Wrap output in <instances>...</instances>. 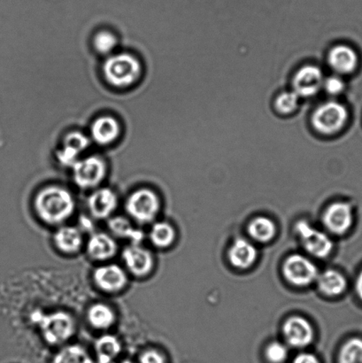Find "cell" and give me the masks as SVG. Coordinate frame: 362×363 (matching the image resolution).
<instances>
[{
	"instance_id": "6da1fadb",
	"label": "cell",
	"mask_w": 362,
	"mask_h": 363,
	"mask_svg": "<svg viewBox=\"0 0 362 363\" xmlns=\"http://www.w3.org/2000/svg\"><path fill=\"white\" fill-rule=\"evenodd\" d=\"M33 205L38 218L52 226L62 225L76 210L73 194L60 185L41 189L35 196Z\"/></svg>"
},
{
	"instance_id": "7a4b0ae2",
	"label": "cell",
	"mask_w": 362,
	"mask_h": 363,
	"mask_svg": "<svg viewBox=\"0 0 362 363\" xmlns=\"http://www.w3.org/2000/svg\"><path fill=\"white\" fill-rule=\"evenodd\" d=\"M103 74L111 86L124 89L133 86L140 79L143 69L140 60L130 53H113L105 60Z\"/></svg>"
},
{
	"instance_id": "3957f363",
	"label": "cell",
	"mask_w": 362,
	"mask_h": 363,
	"mask_svg": "<svg viewBox=\"0 0 362 363\" xmlns=\"http://www.w3.org/2000/svg\"><path fill=\"white\" fill-rule=\"evenodd\" d=\"M37 323L43 339L51 346L67 342L76 332L73 316L65 311H55L39 316Z\"/></svg>"
},
{
	"instance_id": "277c9868",
	"label": "cell",
	"mask_w": 362,
	"mask_h": 363,
	"mask_svg": "<svg viewBox=\"0 0 362 363\" xmlns=\"http://www.w3.org/2000/svg\"><path fill=\"white\" fill-rule=\"evenodd\" d=\"M161 210V199L154 191L140 188L131 192L125 202V211L140 224L154 223Z\"/></svg>"
},
{
	"instance_id": "5b68a950",
	"label": "cell",
	"mask_w": 362,
	"mask_h": 363,
	"mask_svg": "<svg viewBox=\"0 0 362 363\" xmlns=\"http://www.w3.org/2000/svg\"><path fill=\"white\" fill-rule=\"evenodd\" d=\"M349 117V110L345 105L329 101L315 110L312 116V125L319 134L332 136L339 133L346 126Z\"/></svg>"
},
{
	"instance_id": "8992f818",
	"label": "cell",
	"mask_w": 362,
	"mask_h": 363,
	"mask_svg": "<svg viewBox=\"0 0 362 363\" xmlns=\"http://www.w3.org/2000/svg\"><path fill=\"white\" fill-rule=\"evenodd\" d=\"M74 183L81 190H95L108 175V166L98 156L81 157L72 168Z\"/></svg>"
},
{
	"instance_id": "52a82bcc",
	"label": "cell",
	"mask_w": 362,
	"mask_h": 363,
	"mask_svg": "<svg viewBox=\"0 0 362 363\" xmlns=\"http://www.w3.org/2000/svg\"><path fill=\"white\" fill-rule=\"evenodd\" d=\"M296 233L308 254L325 258L333 251V242L327 234L315 229L306 220H300L295 226Z\"/></svg>"
},
{
	"instance_id": "ba28073f",
	"label": "cell",
	"mask_w": 362,
	"mask_h": 363,
	"mask_svg": "<svg viewBox=\"0 0 362 363\" xmlns=\"http://www.w3.org/2000/svg\"><path fill=\"white\" fill-rule=\"evenodd\" d=\"M283 276L295 286H307L317 281L319 272L315 263L300 255L289 256L283 263Z\"/></svg>"
},
{
	"instance_id": "9c48e42d",
	"label": "cell",
	"mask_w": 362,
	"mask_h": 363,
	"mask_svg": "<svg viewBox=\"0 0 362 363\" xmlns=\"http://www.w3.org/2000/svg\"><path fill=\"white\" fill-rule=\"evenodd\" d=\"M95 286L103 293L118 294L125 289L129 277L125 269L115 263L98 266L92 274Z\"/></svg>"
},
{
	"instance_id": "30bf717a",
	"label": "cell",
	"mask_w": 362,
	"mask_h": 363,
	"mask_svg": "<svg viewBox=\"0 0 362 363\" xmlns=\"http://www.w3.org/2000/svg\"><path fill=\"white\" fill-rule=\"evenodd\" d=\"M122 258L126 272L137 279L150 275L154 268V255L140 244L128 245L123 251Z\"/></svg>"
},
{
	"instance_id": "8fae6325",
	"label": "cell",
	"mask_w": 362,
	"mask_h": 363,
	"mask_svg": "<svg viewBox=\"0 0 362 363\" xmlns=\"http://www.w3.org/2000/svg\"><path fill=\"white\" fill-rule=\"evenodd\" d=\"M324 77L322 69L317 65L301 67L293 79V91L300 98H311L320 91L324 85Z\"/></svg>"
},
{
	"instance_id": "7c38bea8",
	"label": "cell",
	"mask_w": 362,
	"mask_h": 363,
	"mask_svg": "<svg viewBox=\"0 0 362 363\" xmlns=\"http://www.w3.org/2000/svg\"><path fill=\"white\" fill-rule=\"evenodd\" d=\"M91 138L80 131H73L64 138L62 147L57 151V161L66 168H72L87 150Z\"/></svg>"
},
{
	"instance_id": "4fadbf2b",
	"label": "cell",
	"mask_w": 362,
	"mask_h": 363,
	"mask_svg": "<svg viewBox=\"0 0 362 363\" xmlns=\"http://www.w3.org/2000/svg\"><path fill=\"white\" fill-rule=\"evenodd\" d=\"M118 204V196L115 191L106 187L95 189L89 196L86 202L89 213L96 220L111 218Z\"/></svg>"
},
{
	"instance_id": "5bb4252c",
	"label": "cell",
	"mask_w": 362,
	"mask_h": 363,
	"mask_svg": "<svg viewBox=\"0 0 362 363\" xmlns=\"http://www.w3.org/2000/svg\"><path fill=\"white\" fill-rule=\"evenodd\" d=\"M354 223L353 206L347 202H335L324 215V223L332 233L342 236L349 233Z\"/></svg>"
},
{
	"instance_id": "9a60e30c",
	"label": "cell",
	"mask_w": 362,
	"mask_h": 363,
	"mask_svg": "<svg viewBox=\"0 0 362 363\" xmlns=\"http://www.w3.org/2000/svg\"><path fill=\"white\" fill-rule=\"evenodd\" d=\"M283 337L287 344L294 348H304L313 342L314 329L307 319L293 316L283 327Z\"/></svg>"
},
{
	"instance_id": "2e32d148",
	"label": "cell",
	"mask_w": 362,
	"mask_h": 363,
	"mask_svg": "<svg viewBox=\"0 0 362 363\" xmlns=\"http://www.w3.org/2000/svg\"><path fill=\"white\" fill-rule=\"evenodd\" d=\"M85 248L89 257L95 262L105 263L115 257L118 245L111 234L95 233L88 238Z\"/></svg>"
},
{
	"instance_id": "e0dca14e",
	"label": "cell",
	"mask_w": 362,
	"mask_h": 363,
	"mask_svg": "<svg viewBox=\"0 0 362 363\" xmlns=\"http://www.w3.org/2000/svg\"><path fill=\"white\" fill-rule=\"evenodd\" d=\"M122 134L119 121L111 116H103L94 120L91 126V140L96 144L106 147L115 143Z\"/></svg>"
},
{
	"instance_id": "ac0fdd59",
	"label": "cell",
	"mask_w": 362,
	"mask_h": 363,
	"mask_svg": "<svg viewBox=\"0 0 362 363\" xmlns=\"http://www.w3.org/2000/svg\"><path fill=\"white\" fill-rule=\"evenodd\" d=\"M53 245L57 250L64 255H76L84 245L83 233L80 228L60 225L52 237Z\"/></svg>"
},
{
	"instance_id": "d6986e66",
	"label": "cell",
	"mask_w": 362,
	"mask_h": 363,
	"mask_svg": "<svg viewBox=\"0 0 362 363\" xmlns=\"http://www.w3.org/2000/svg\"><path fill=\"white\" fill-rule=\"evenodd\" d=\"M328 62L336 74H349L356 69L358 55L350 46L338 45L329 52Z\"/></svg>"
},
{
	"instance_id": "ffe728a7",
	"label": "cell",
	"mask_w": 362,
	"mask_h": 363,
	"mask_svg": "<svg viewBox=\"0 0 362 363\" xmlns=\"http://www.w3.org/2000/svg\"><path fill=\"white\" fill-rule=\"evenodd\" d=\"M257 250L250 241L237 238L233 242L229 250V261L234 268L247 269L254 264L257 259Z\"/></svg>"
},
{
	"instance_id": "44dd1931",
	"label": "cell",
	"mask_w": 362,
	"mask_h": 363,
	"mask_svg": "<svg viewBox=\"0 0 362 363\" xmlns=\"http://www.w3.org/2000/svg\"><path fill=\"white\" fill-rule=\"evenodd\" d=\"M317 286L322 294L329 297H338L347 289V280L342 273L335 269H328L319 274Z\"/></svg>"
},
{
	"instance_id": "7402d4cb",
	"label": "cell",
	"mask_w": 362,
	"mask_h": 363,
	"mask_svg": "<svg viewBox=\"0 0 362 363\" xmlns=\"http://www.w3.org/2000/svg\"><path fill=\"white\" fill-rule=\"evenodd\" d=\"M87 321L92 328L106 330L111 328L116 321V315L110 306L95 303L88 308Z\"/></svg>"
},
{
	"instance_id": "603a6c76",
	"label": "cell",
	"mask_w": 362,
	"mask_h": 363,
	"mask_svg": "<svg viewBox=\"0 0 362 363\" xmlns=\"http://www.w3.org/2000/svg\"><path fill=\"white\" fill-rule=\"evenodd\" d=\"M98 363H113L122 351L120 341L111 334L98 337L94 344Z\"/></svg>"
},
{
	"instance_id": "cb8c5ba5",
	"label": "cell",
	"mask_w": 362,
	"mask_h": 363,
	"mask_svg": "<svg viewBox=\"0 0 362 363\" xmlns=\"http://www.w3.org/2000/svg\"><path fill=\"white\" fill-rule=\"evenodd\" d=\"M108 229L112 236L124 238L131 242V244H140L143 240L144 233L136 229L129 219L123 216H115L109 218Z\"/></svg>"
},
{
	"instance_id": "d4e9b609",
	"label": "cell",
	"mask_w": 362,
	"mask_h": 363,
	"mask_svg": "<svg viewBox=\"0 0 362 363\" xmlns=\"http://www.w3.org/2000/svg\"><path fill=\"white\" fill-rule=\"evenodd\" d=\"M176 236V230L171 224L163 220L152 223L148 233L149 240L152 245L159 249L171 247Z\"/></svg>"
},
{
	"instance_id": "484cf974",
	"label": "cell",
	"mask_w": 362,
	"mask_h": 363,
	"mask_svg": "<svg viewBox=\"0 0 362 363\" xmlns=\"http://www.w3.org/2000/svg\"><path fill=\"white\" fill-rule=\"evenodd\" d=\"M248 233L251 238L260 243H268L275 238L276 226L272 220L260 216L254 219L248 225Z\"/></svg>"
},
{
	"instance_id": "4316f807",
	"label": "cell",
	"mask_w": 362,
	"mask_h": 363,
	"mask_svg": "<svg viewBox=\"0 0 362 363\" xmlns=\"http://www.w3.org/2000/svg\"><path fill=\"white\" fill-rule=\"evenodd\" d=\"M52 363H92L90 354L79 345H69L59 350Z\"/></svg>"
},
{
	"instance_id": "83f0119b",
	"label": "cell",
	"mask_w": 362,
	"mask_h": 363,
	"mask_svg": "<svg viewBox=\"0 0 362 363\" xmlns=\"http://www.w3.org/2000/svg\"><path fill=\"white\" fill-rule=\"evenodd\" d=\"M338 363H362L361 337H351L342 345L339 352Z\"/></svg>"
},
{
	"instance_id": "f1b7e54d",
	"label": "cell",
	"mask_w": 362,
	"mask_h": 363,
	"mask_svg": "<svg viewBox=\"0 0 362 363\" xmlns=\"http://www.w3.org/2000/svg\"><path fill=\"white\" fill-rule=\"evenodd\" d=\"M117 46L118 38L111 31L101 30L95 35L94 48L99 55L106 57L112 55Z\"/></svg>"
},
{
	"instance_id": "f546056e",
	"label": "cell",
	"mask_w": 362,
	"mask_h": 363,
	"mask_svg": "<svg viewBox=\"0 0 362 363\" xmlns=\"http://www.w3.org/2000/svg\"><path fill=\"white\" fill-rule=\"evenodd\" d=\"M299 95L293 91L279 94L275 101L276 111L281 115H290L296 111L300 103Z\"/></svg>"
},
{
	"instance_id": "4dcf8cb0",
	"label": "cell",
	"mask_w": 362,
	"mask_h": 363,
	"mask_svg": "<svg viewBox=\"0 0 362 363\" xmlns=\"http://www.w3.org/2000/svg\"><path fill=\"white\" fill-rule=\"evenodd\" d=\"M265 357L269 363H283L289 357V348L286 345L275 341L266 348Z\"/></svg>"
},
{
	"instance_id": "1f68e13d",
	"label": "cell",
	"mask_w": 362,
	"mask_h": 363,
	"mask_svg": "<svg viewBox=\"0 0 362 363\" xmlns=\"http://www.w3.org/2000/svg\"><path fill=\"white\" fill-rule=\"evenodd\" d=\"M345 82L339 76H332L324 78L322 88L329 95L338 96L345 90Z\"/></svg>"
},
{
	"instance_id": "d6a6232c",
	"label": "cell",
	"mask_w": 362,
	"mask_h": 363,
	"mask_svg": "<svg viewBox=\"0 0 362 363\" xmlns=\"http://www.w3.org/2000/svg\"><path fill=\"white\" fill-rule=\"evenodd\" d=\"M138 363H166V358L161 352L156 350H147L140 357Z\"/></svg>"
},
{
	"instance_id": "836d02e7",
	"label": "cell",
	"mask_w": 362,
	"mask_h": 363,
	"mask_svg": "<svg viewBox=\"0 0 362 363\" xmlns=\"http://www.w3.org/2000/svg\"><path fill=\"white\" fill-rule=\"evenodd\" d=\"M293 363H321L317 355L311 353H300L293 359Z\"/></svg>"
},
{
	"instance_id": "e575fe53",
	"label": "cell",
	"mask_w": 362,
	"mask_h": 363,
	"mask_svg": "<svg viewBox=\"0 0 362 363\" xmlns=\"http://www.w3.org/2000/svg\"><path fill=\"white\" fill-rule=\"evenodd\" d=\"M356 291L357 297L362 302V269L360 273L358 274V277L356 282Z\"/></svg>"
},
{
	"instance_id": "d590c367",
	"label": "cell",
	"mask_w": 362,
	"mask_h": 363,
	"mask_svg": "<svg viewBox=\"0 0 362 363\" xmlns=\"http://www.w3.org/2000/svg\"><path fill=\"white\" fill-rule=\"evenodd\" d=\"M113 363H133V362L130 360H123L120 362H113Z\"/></svg>"
}]
</instances>
